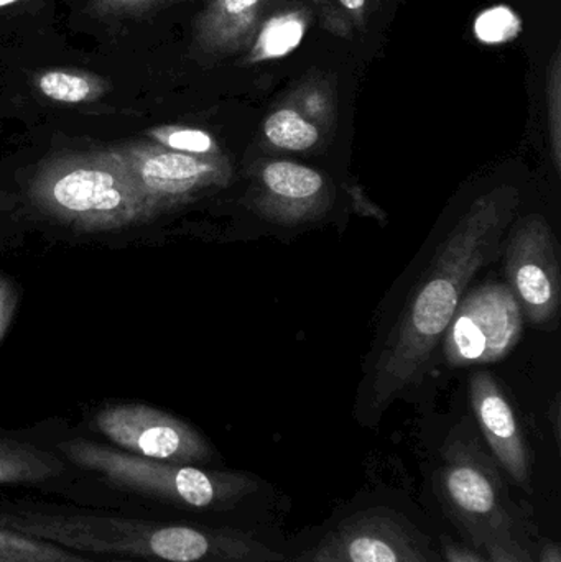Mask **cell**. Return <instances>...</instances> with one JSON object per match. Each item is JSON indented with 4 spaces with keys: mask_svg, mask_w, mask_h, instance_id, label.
<instances>
[{
    "mask_svg": "<svg viewBox=\"0 0 561 562\" xmlns=\"http://www.w3.org/2000/svg\"><path fill=\"white\" fill-rule=\"evenodd\" d=\"M290 102L325 134L333 131L336 119V99L332 82L323 76H312L299 82L287 95Z\"/></svg>",
    "mask_w": 561,
    "mask_h": 562,
    "instance_id": "19",
    "label": "cell"
},
{
    "mask_svg": "<svg viewBox=\"0 0 561 562\" xmlns=\"http://www.w3.org/2000/svg\"><path fill=\"white\" fill-rule=\"evenodd\" d=\"M0 525L96 560L283 561L282 554L234 528L134 517L38 495L0 497Z\"/></svg>",
    "mask_w": 561,
    "mask_h": 562,
    "instance_id": "2",
    "label": "cell"
},
{
    "mask_svg": "<svg viewBox=\"0 0 561 562\" xmlns=\"http://www.w3.org/2000/svg\"><path fill=\"white\" fill-rule=\"evenodd\" d=\"M313 562H348L345 554L339 550L338 543L332 541V543L325 544L322 550L316 553L315 561Z\"/></svg>",
    "mask_w": 561,
    "mask_h": 562,
    "instance_id": "26",
    "label": "cell"
},
{
    "mask_svg": "<svg viewBox=\"0 0 561 562\" xmlns=\"http://www.w3.org/2000/svg\"><path fill=\"white\" fill-rule=\"evenodd\" d=\"M0 207H2V194H0Z\"/></svg>",
    "mask_w": 561,
    "mask_h": 562,
    "instance_id": "30",
    "label": "cell"
},
{
    "mask_svg": "<svg viewBox=\"0 0 561 562\" xmlns=\"http://www.w3.org/2000/svg\"><path fill=\"white\" fill-rule=\"evenodd\" d=\"M33 86L48 101L68 105L92 104L112 91L105 76L75 68L43 69L33 76Z\"/></svg>",
    "mask_w": 561,
    "mask_h": 562,
    "instance_id": "15",
    "label": "cell"
},
{
    "mask_svg": "<svg viewBox=\"0 0 561 562\" xmlns=\"http://www.w3.org/2000/svg\"><path fill=\"white\" fill-rule=\"evenodd\" d=\"M470 398L481 431L507 474L519 485L529 484L530 462L519 422L509 400L490 372L471 379Z\"/></svg>",
    "mask_w": 561,
    "mask_h": 562,
    "instance_id": "11",
    "label": "cell"
},
{
    "mask_svg": "<svg viewBox=\"0 0 561 562\" xmlns=\"http://www.w3.org/2000/svg\"><path fill=\"white\" fill-rule=\"evenodd\" d=\"M447 561L448 562H484L476 554L471 551L464 550V548L458 547V544L447 543Z\"/></svg>",
    "mask_w": 561,
    "mask_h": 562,
    "instance_id": "25",
    "label": "cell"
},
{
    "mask_svg": "<svg viewBox=\"0 0 561 562\" xmlns=\"http://www.w3.org/2000/svg\"><path fill=\"white\" fill-rule=\"evenodd\" d=\"M134 190L154 217L213 188H226L234 170L224 155L194 157L168 150L154 142L111 147Z\"/></svg>",
    "mask_w": 561,
    "mask_h": 562,
    "instance_id": "5",
    "label": "cell"
},
{
    "mask_svg": "<svg viewBox=\"0 0 561 562\" xmlns=\"http://www.w3.org/2000/svg\"><path fill=\"white\" fill-rule=\"evenodd\" d=\"M85 2L86 9L94 16L128 19L160 5L164 0H85Z\"/></svg>",
    "mask_w": 561,
    "mask_h": 562,
    "instance_id": "23",
    "label": "cell"
},
{
    "mask_svg": "<svg viewBox=\"0 0 561 562\" xmlns=\"http://www.w3.org/2000/svg\"><path fill=\"white\" fill-rule=\"evenodd\" d=\"M441 477L448 498L463 517L480 521L500 512L497 477L476 442L450 438Z\"/></svg>",
    "mask_w": 561,
    "mask_h": 562,
    "instance_id": "12",
    "label": "cell"
},
{
    "mask_svg": "<svg viewBox=\"0 0 561 562\" xmlns=\"http://www.w3.org/2000/svg\"><path fill=\"white\" fill-rule=\"evenodd\" d=\"M20 2V0H0V10L5 9V7L13 5V3Z\"/></svg>",
    "mask_w": 561,
    "mask_h": 562,
    "instance_id": "28",
    "label": "cell"
},
{
    "mask_svg": "<svg viewBox=\"0 0 561 562\" xmlns=\"http://www.w3.org/2000/svg\"><path fill=\"white\" fill-rule=\"evenodd\" d=\"M147 137L154 144L178 154L194 155V157H221L220 144L210 132L188 125H158L147 132Z\"/></svg>",
    "mask_w": 561,
    "mask_h": 562,
    "instance_id": "20",
    "label": "cell"
},
{
    "mask_svg": "<svg viewBox=\"0 0 561 562\" xmlns=\"http://www.w3.org/2000/svg\"><path fill=\"white\" fill-rule=\"evenodd\" d=\"M58 544L38 540L0 525V562H94Z\"/></svg>",
    "mask_w": 561,
    "mask_h": 562,
    "instance_id": "18",
    "label": "cell"
},
{
    "mask_svg": "<svg viewBox=\"0 0 561 562\" xmlns=\"http://www.w3.org/2000/svg\"><path fill=\"white\" fill-rule=\"evenodd\" d=\"M75 484L71 465L53 449L0 436V497L25 495L65 502Z\"/></svg>",
    "mask_w": 561,
    "mask_h": 562,
    "instance_id": "10",
    "label": "cell"
},
{
    "mask_svg": "<svg viewBox=\"0 0 561 562\" xmlns=\"http://www.w3.org/2000/svg\"><path fill=\"white\" fill-rule=\"evenodd\" d=\"M316 16L315 0H273L244 49L243 61L260 65L295 52Z\"/></svg>",
    "mask_w": 561,
    "mask_h": 562,
    "instance_id": "14",
    "label": "cell"
},
{
    "mask_svg": "<svg viewBox=\"0 0 561 562\" xmlns=\"http://www.w3.org/2000/svg\"><path fill=\"white\" fill-rule=\"evenodd\" d=\"M547 112H549V144L556 170H561V52L557 46L547 69Z\"/></svg>",
    "mask_w": 561,
    "mask_h": 562,
    "instance_id": "22",
    "label": "cell"
},
{
    "mask_svg": "<svg viewBox=\"0 0 561 562\" xmlns=\"http://www.w3.org/2000/svg\"><path fill=\"white\" fill-rule=\"evenodd\" d=\"M263 135L280 150L308 151L318 147L326 134L285 98L267 115Z\"/></svg>",
    "mask_w": 561,
    "mask_h": 562,
    "instance_id": "17",
    "label": "cell"
},
{
    "mask_svg": "<svg viewBox=\"0 0 561 562\" xmlns=\"http://www.w3.org/2000/svg\"><path fill=\"white\" fill-rule=\"evenodd\" d=\"M19 306V290L13 280L0 272V340L5 336Z\"/></svg>",
    "mask_w": 561,
    "mask_h": 562,
    "instance_id": "24",
    "label": "cell"
},
{
    "mask_svg": "<svg viewBox=\"0 0 561 562\" xmlns=\"http://www.w3.org/2000/svg\"><path fill=\"white\" fill-rule=\"evenodd\" d=\"M519 206L520 191L510 184L481 193L440 244L379 353L369 396L374 412L420 382L470 281L500 252Z\"/></svg>",
    "mask_w": 561,
    "mask_h": 562,
    "instance_id": "1",
    "label": "cell"
},
{
    "mask_svg": "<svg viewBox=\"0 0 561 562\" xmlns=\"http://www.w3.org/2000/svg\"><path fill=\"white\" fill-rule=\"evenodd\" d=\"M335 190L322 171L289 160L257 161L253 168V207L276 224L299 226L332 210Z\"/></svg>",
    "mask_w": 561,
    "mask_h": 562,
    "instance_id": "9",
    "label": "cell"
},
{
    "mask_svg": "<svg viewBox=\"0 0 561 562\" xmlns=\"http://www.w3.org/2000/svg\"><path fill=\"white\" fill-rule=\"evenodd\" d=\"M52 449L75 471L65 502L79 507L193 521L233 510L259 487L240 472L148 461L89 438L63 439Z\"/></svg>",
    "mask_w": 561,
    "mask_h": 562,
    "instance_id": "3",
    "label": "cell"
},
{
    "mask_svg": "<svg viewBox=\"0 0 561 562\" xmlns=\"http://www.w3.org/2000/svg\"><path fill=\"white\" fill-rule=\"evenodd\" d=\"M506 273L527 319L537 326L552 323L560 307L561 276L557 237L546 217L532 214L516 227L507 246Z\"/></svg>",
    "mask_w": 561,
    "mask_h": 562,
    "instance_id": "8",
    "label": "cell"
},
{
    "mask_svg": "<svg viewBox=\"0 0 561 562\" xmlns=\"http://www.w3.org/2000/svg\"><path fill=\"white\" fill-rule=\"evenodd\" d=\"M92 428L104 445L148 461L206 468L214 449L197 428L164 409L127 403L102 408Z\"/></svg>",
    "mask_w": 561,
    "mask_h": 562,
    "instance_id": "6",
    "label": "cell"
},
{
    "mask_svg": "<svg viewBox=\"0 0 561 562\" xmlns=\"http://www.w3.org/2000/svg\"><path fill=\"white\" fill-rule=\"evenodd\" d=\"M315 7L322 26L343 38L368 23L369 0H315Z\"/></svg>",
    "mask_w": 561,
    "mask_h": 562,
    "instance_id": "21",
    "label": "cell"
},
{
    "mask_svg": "<svg viewBox=\"0 0 561 562\" xmlns=\"http://www.w3.org/2000/svg\"><path fill=\"white\" fill-rule=\"evenodd\" d=\"M273 0H204L193 23L197 52L223 59L243 55Z\"/></svg>",
    "mask_w": 561,
    "mask_h": 562,
    "instance_id": "13",
    "label": "cell"
},
{
    "mask_svg": "<svg viewBox=\"0 0 561 562\" xmlns=\"http://www.w3.org/2000/svg\"><path fill=\"white\" fill-rule=\"evenodd\" d=\"M523 330V310L509 284H481L464 294L445 333V359L451 367L500 362Z\"/></svg>",
    "mask_w": 561,
    "mask_h": 562,
    "instance_id": "7",
    "label": "cell"
},
{
    "mask_svg": "<svg viewBox=\"0 0 561 562\" xmlns=\"http://www.w3.org/2000/svg\"><path fill=\"white\" fill-rule=\"evenodd\" d=\"M540 562H561L559 547L553 543L549 544V547L543 550L542 560H540Z\"/></svg>",
    "mask_w": 561,
    "mask_h": 562,
    "instance_id": "27",
    "label": "cell"
},
{
    "mask_svg": "<svg viewBox=\"0 0 561 562\" xmlns=\"http://www.w3.org/2000/svg\"><path fill=\"white\" fill-rule=\"evenodd\" d=\"M336 543L348 562H425L404 538L395 537L391 530L349 528Z\"/></svg>",
    "mask_w": 561,
    "mask_h": 562,
    "instance_id": "16",
    "label": "cell"
},
{
    "mask_svg": "<svg viewBox=\"0 0 561 562\" xmlns=\"http://www.w3.org/2000/svg\"><path fill=\"white\" fill-rule=\"evenodd\" d=\"M94 562H137V561H122V560H98Z\"/></svg>",
    "mask_w": 561,
    "mask_h": 562,
    "instance_id": "29",
    "label": "cell"
},
{
    "mask_svg": "<svg viewBox=\"0 0 561 562\" xmlns=\"http://www.w3.org/2000/svg\"><path fill=\"white\" fill-rule=\"evenodd\" d=\"M29 194L36 210L85 233L125 229L154 220L111 148L43 161Z\"/></svg>",
    "mask_w": 561,
    "mask_h": 562,
    "instance_id": "4",
    "label": "cell"
}]
</instances>
